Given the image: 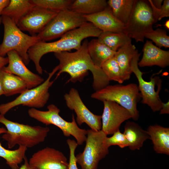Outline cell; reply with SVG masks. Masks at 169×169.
<instances>
[{
  "label": "cell",
  "instance_id": "1",
  "mask_svg": "<svg viewBox=\"0 0 169 169\" xmlns=\"http://www.w3.org/2000/svg\"><path fill=\"white\" fill-rule=\"evenodd\" d=\"M89 42L85 39L81 47L74 52L63 51L54 53L59 61L57 66L59 72L55 79L63 73H67L70 78L67 82H81L90 71L93 76L92 86L95 91L109 85L110 80L101 68L95 66L89 55Z\"/></svg>",
  "mask_w": 169,
  "mask_h": 169
},
{
  "label": "cell",
  "instance_id": "2",
  "mask_svg": "<svg viewBox=\"0 0 169 169\" xmlns=\"http://www.w3.org/2000/svg\"><path fill=\"white\" fill-rule=\"evenodd\" d=\"M102 32L92 23L87 22L80 27L65 33L56 41H39L29 49L28 54L30 60L34 63L37 72L42 74L43 69L40 61L44 55L50 52L77 50L81 47L83 40L89 37H98Z\"/></svg>",
  "mask_w": 169,
  "mask_h": 169
},
{
  "label": "cell",
  "instance_id": "3",
  "mask_svg": "<svg viewBox=\"0 0 169 169\" xmlns=\"http://www.w3.org/2000/svg\"><path fill=\"white\" fill-rule=\"evenodd\" d=\"M0 123L6 128L7 131L2 138L7 141L9 149L17 145L27 148L33 147L44 141L50 131L48 127L32 126L13 122L0 114Z\"/></svg>",
  "mask_w": 169,
  "mask_h": 169
},
{
  "label": "cell",
  "instance_id": "4",
  "mask_svg": "<svg viewBox=\"0 0 169 169\" xmlns=\"http://www.w3.org/2000/svg\"><path fill=\"white\" fill-rule=\"evenodd\" d=\"M2 23L4 26V35L0 44V55L4 57L9 51H16L26 65L30 59L28 52L29 49L41 41L37 35L29 36L23 32L9 17L1 16Z\"/></svg>",
  "mask_w": 169,
  "mask_h": 169
},
{
  "label": "cell",
  "instance_id": "5",
  "mask_svg": "<svg viewBox=\"0 0 169 169\" xmlns=\"http://www.w3.org/2000/svg\"><path fill=\"white\" fill-rule=\"evenodd\" d=\"M91 97L102 102L105 100L115 102L128 110L134 120L139 119V113L137 106L141 96L136 84L108 85L95 91Z\"/></svg>",
  "mask_w": 169,
  "mask_h": 169
},
{
  "label": "cell",
  "instance_id": "6",
  "mask_svg": "<svg viewBox=\"0 0 169 169\" xmlns=\"http://www.w3.org/2000/svg\"><path fill=\"white\" fill-rule=\"evenodd\" d=\"M48 110L42 111L34 108L28 110L29 116L46 125H54L59 128L66 137L73 136L78 145H82L86 139L87 130L80 128L78 126L74 115L71 122L66 121L59 115L60 109L55 105L50 104Z\"/></svg>",
  "mask_w": 169,
  "mask_h": 169
},
{
  "label": "cell",
  "instance_id": "7",
  "mask_svg": "<svg viewBox=\"0 0 169 169\" xmlns=\"http://www.w3.org/2000/svg\"><path fill=\"white\" fill-rule=\"evenodd\" d=\"M107 135L102 130H87L83 151L75 156L77 163L81 169H97L100 161L109 153L106 140Z\"/></svg>",
  "mask_w": 169,
  "mask_h": 169
},
{
  "label": "cell",
  "instance_id": "8",
  "mask_svg": "<svg viewBox=\"0 0 169 169\" xmlns=\"http://www.w3.org/2000/svg\"><path fill=\"white\" fill-rule=\"evenodd\" d=\"M154 23L152 8L148 1L136 0L124 33L137 42H143L145 35L153 30Z\"/></svg>",
  "mask_w": 169,
  "mask_h": 169
},
{
  "label": "cell",
  "instance_id": "9",
  "mask_svg": "<svg viewBox=\"0 0 169 169\" xmlns=\"http://www.w3.org/2000/svg\"><path fill=\"white\" fill-rule=\"evenodd\" d=\"M58 70L56 66L49 74L47 78L41 84L27 89L13 101L0 105V114L4 115L10 110L20 105L35 109L43 107L49 100V89L54 82V81L50 79Z\"/></svg>",
  "mask_w": 169,
  "mask_h": 169
},
{
  "label": "cell",
  "instance_id": "10",
  "mask_svg": "<svg viewBox=\"0 0 169 169\" xmlns=\"http://www.w3.org/2000/svg\"><path fill=\"white\" fill-rule=\"evenodd\" d=\"M84 15L70 10L59 11L44 29L37 35L46 42L59 37L86 23Z\"/></svg>",
  "mask_w": 169,
  "mask_h": 169
},
{
  "label": "cell",
  "instance_id": "11",
  "mask_svg": "<svg viewBox=\"0 0 169 169\" xmlns=\"http://www.w3.org/2000/svg\"><path fill=\"white\" fill-rule=\"evenodd\" d=\"M141 54L136 49L131 64V70L136 75L138 81V88L141 96V102L148 105L154 112L160 111L161 108L162 101L159 93L161 89L162 80L159 76L153 75L149 81L142 78L143 73L139 69L138 61Z\"/></svg>",
  "mask_w": 169,
  "mask_h": 169
},
{
  "label": "cell",
  "instance_id": "12",
  "mask_svg": "<svg viewBox=\"0 0 169 169\" xmlns=\"http://www.w3.org/2000/svg\"><path fill=\"white\" fill-rule=\"evenodd\" d=\"M67 107L74 110L76 115V123L81 125L86 124L90 129L98 131L101 130V115H97L90 111L82 100L78 90L72 88L64 96Z\"/></svg>",
  "mask_w": 169,
  "mask_h": 169
},
{
  "label": "cell",
  "instance_id": "13",
  "mask_svg": "<svg viewBox=\"0 0 169 169\" xmlns=\"http://www.w3.org/2000/svg\"><path fill=\"white\" fill-rule=\"evenodd\" d=\"M59 12L35 6L20 20L17 26L21 30L35 35L44 29Z\"/></svg>",
  "mask_w": 169,
  "mask_h": 169
},
{
  "label": "cell",
  "instance_id": "14",
  "mask_svg": "<svg viewBox=\"0 0 169 169\" xmlns=\"http://www.w3.org/2000/svg\"><path fill=\"white\" fill-rule=\"evenodd\" d=\"M103 102L101 130L107 136L112 135L119 130L122 123L131 118V116L128 110L115 102L105 100Z\"/></svg>",
  "mask_w": 169,
  "mask_h": 169
},
{
  "label": "cell",
  "instance_id": "15",
  "mask_svg": "<svg viewBox=\"0 0 169 169\" xmlns=\"http://www.w3.org/2000/svg\"><path fill=\"white\" fill-rule=\"evenodd\" d=\"M28 162L36 169H68L69 162L61 151L46 147L33 153Z\"/></svg>",
  "mask_w": 169,
  "mask_h": 169
},
{
  "label": "cell",
  "instance_id": "16",
  "mask_svg": "<svg viewBox=\"0 0 169 169\" xmlns=\"http://www.w3.org/2000/svg\"><path fill=\"white\" fill-rule=\"evenodd\" d=\"M7 54L8 59V65L2 69L22 78L26 83L28 89L35 87L44 81V78L34 73L27 67L22 58L16 51L11 50Z\"/></svg>",
  "mask_w": 169,
  "mask_h": 169
},
{
  "label": "cell",
  "instance_id": "17",
  "mask_svg": "<svg viewBox=\"0 0 169 169\" xmlns=\"http://www.w3.org/2000/svg\"><path fill=\"white\" fill-rule=\"evenodd\" d=\"M84 16L87 22L92 23L102 32H124L125 25L115 16L108 6L102 11Z\"/></svg>",
  "mask_w": 169,
  "mask_h": 169
},
{
  "label": "cell",
  "instance_id": "18",
  "mask_svg": "<svg viewBox=\"0 0 169 169\" xmlns=\"http://www.w3.org/2000/svg\"><path fill=\"white\" fill-rule=\"evenodd\" d=\"M143 55L138 65L140 67L156 65L162 68L169 65V51L161 49L147 40L143 48Z\"/></svg>",
  "mask_w": 169,
  "mask_h": 169
},
{
  "label": "cell",
  "instance_id": "19",
  "mask_svg": "<svg viewBox=\"0 0 169 169\" xmlns=\"http://www.w3.org/2000/svg\"><path fill=\"white\" fill-rule=\"evenodd\" d=\"M153 144L154 151L158 154L169 155V128L158 125H150L146 131Z\"/></svg>",
  "mask_w": 169,
  "mask_h": 169
},
{
  "label": "cell",
  "instance_id": "20",
  "mask_svg": "<svg viewBox=\"0 0 169 169\" xmlns=\"http://www.w3.org/2000/svg\"><path fill=\"white\" fill-rule=\"evenodd\" d=\"M123 134L128 142V147L132 151L140 150L144 142L150 139L146 131L144 130L137 124L133 121L126 122Z\"/></svg>",
  "mask_w": 169,
  "mask_h": 169
},
{
  "label": "cell",
  "instance_id": "21",
  "mask_svg": "<svg viewBox=\"0 0 169 169\" xmlns=\"http://www.w3.org/2000/svg\"><path fill=\"white\" fill-rule=\"evenodd\" d=\"M136 49L131 41L119 49L115 54L124 81L129 80L131 77V62Z\"/></svg>",
  "mask_w": 169,
  "mask_h": 169
},
{
  "label": "cell",
  "instance_id": "22",
  "mask_svg": "<svg viewBox=\"0 0 169 169\" xmlns=\"http://www.w3.org/2000/svg\"><path fill=\"white\" fill-rule=\"evenodd\" d=\"M0 80L4 95L7 96L21 94L28 89L26 83L22 78L2 69H0Z\"/></svg>",
  "mask_w": 169,
  "mask_h": 169
},
{
  "label": "cell",
  "instance_id": "23",
  "mask_svg": "<svg viewBox=\"0 0 169 169\" xmlns=\"http://www.w3.org/2000/svg\"><path fill=\"white\" fill-rule=\"evenodd\" d=\"M88 49L93 64L100 68L105 61L114 57L116 52L99 42L97 39H93L89 42Z\"/></svg>",
  "mask_w": 169,
  "mask_h": 169
},
{
  "label": "cell",
  "instance_id": "24",
  "mask_svg": "<svg viewBox=\"0 0 169 169\" xmlns=\"http://www.w3.org/2000/svg\"><path fill=\"white\" fill-rule=\"evenodd\" d=\"M35 6L31 0H11L1 15L9 17L17 25L20 20Z\"/></svg>",
  "mask_w": 169,
  "mask_h": 169
},
{
  "label": "cell",
  "instance_id": "25",
  "mask_svg": "<svg viewBox=\"0 0 169 169\" xmlns=\"http://www.w3.org/2000/svg\"><path fill=\"white\" fill-rule=\"evenodd\" d=\"M6 131L5 128L0 127V135ZM27 149L26 146H19L16 150H9L5 148L0 143V157L6 160V163L11 169H19V165L24 160Z\"/></svg>",
  "mask_w": 169,
  "mask_h": 169
},
{
  "label": "cell",
  "instance_id": "26",
  "mask_svg": "<svg viewBox=\"0 0 169 169\" xmlns=\"http://www.w3.org/2000/svg\"><path fill=\"white\" fill-rule=\"evenodd\" d=\"M108 6L105 0H75L70 10L83 15H90L102 11Z\"/></svg>",
  "mask_w": 169,
  "mask_h": 169
},
{
  "label": "cell",
  "instance_id": "27",
  "mask_svg": "<svg viewBox=\"0 0 169 169\" xmlns=\"http://www.w3.org/2000/svg\"><path fill=\"white\" fill-rule=\"evenodd\" d=\"M136 0H109L108 6L115 16L125 25L133 9Z\"/></svg>",
  "mask_w": 169,
  "mask_h": 169
},
{
  "label": "cell",
  "instance_id": "28",
  "mask_svg": "<svg viewBox=\"0 0 169 169\" xmlns=\"http://www.w3.org/2000/svg\"><path fill=\"white\" fill-rule=\"evenodd\" d=\"M112 50L117 51L131 39L124 33H117L111 32H102L97 39Z\"/></svg>",
  "mask_w": 169,
  "mask_h": 169
},
{
  "label": "cell",
  "instance_id": "29",
  "mask_svg": "<svg viewBox=\"0 0 169 169\" xmlns=\"http://www.w3.org/2000/svg\"><path fill=\"white\" fill-rule=\"evenodd\" d=\"M101 68L110 81L113 80L119 84L124 82L120 68L114 56L105 61Z\"/></svg>",
  "mask_w": 169,
  "mask_h": 169
},
{
  "label": "cell",
  "instance_id": "30",
  "mask_svg": "<svg viewBox=\"0 0 169 169\" xmlns=\"http://www.w3.org/2000/svg\"><path fill=\"white\" fill-rule=\"evenodd\" d=\"M73 0H32L35 6L59 12L70 10Z\"/></svg>",
  "mask_w": 169,
  "mask_h": 169
},
{
  "label": "cell",
  "instance_id": "31",
  "mask_svg": "<svg viewBox=\"0 0 169 169\" xmlns=\"http://www.w3.org/2000/svg\"><path fill=\"white\" fill-rule=\"evenodd\" d=\"M145 38L151 39L156 44V46L160 48L164 47H169V36L166 31L160 28L153 30L145 35Z\"/></svg>",
  "mask_w": 169,
  "mask_h": 169
},
{
  "label": "cell",
  "instance_id": "32",
  "mask_svg": "<svg viewBox=\"0 0 169 169\" xmlns=\"http://www.w3.org/2000/svg\"><path fill=\"white\" fill-rule=\"evenodd\" d=\"M112 136L107 137L106 140L107 146L109 147L112 146H117L123 148L128 146V142L123 133L118 130L114 133Z\"/></svg>",
  "mask_w": 169,
  "mask_h": 169
},
{
  "label": "cell",
  "instance_id": "33",
  "mask_svg": "<svg viewBox=\"0 0 169 169\" xmlns=\"http://www.w3.org/2000/svg\"><path fill=\"white\" fill-rule=\"evenodd\" d=\"M67 143L70 152L68 169H78L75 155L76 149L78 145L75 141L70 139L67 140Z\"/></svg>",
  "mask_w": 169,
  "mask_h": 169
},
{
  "label": "cell",
  "instance_id": "34",
  "mask_svg": "<svg viewBox=\"0 0 169 169\" xmlns=\"http://www.w3.org/2000/svg\"><path fill=\"white\" fill-rule=\"evenodd\" d=\"M169 17V0H164L161 8L159 9V17L158 21L164 17Z\"/></svg>",
  "mask_w": 169,
  "mask_h": 169
},
{
  "label": "cell",
  "instance_id": "35",
  "mask_svg": "<svg viewBox=\"0 0 169 169\" xmlns=\"http://www.w3.org/2000/svg\"><path fill=\"white\" fill-rule=\"evenodd\" d=\"M169 101L166 103L162 102L161 108L160 110V114H169Z\"/></svg>",
  "mask_w": 169,
  "mask_h": 169
},
{
  "label": "cell",
  "instance_id": "36",
  "mask_svg": "<svg viewBox=\"0 0 169 169\" xmlns=\"http://www.w3.org/2000/svg\"><path fill=\"white\" fill-rule=\"evenodd\" d=\"M2 23V18L1 16L0 17V25ZM8 59L7 57H4L1 56L0 55V69H2L5 65L8 64Z\"/></svg>",
  "mask_w": 169,
  "mask_h": 169
},
{
  "label": "cell",
  "instance_id": "37",
  "mask_svg": "<svg viewBox=\"0 0 169 169\" xmlns=\"http://www.w3.org/2000/svg\"><path fill=\"white\" fill-rule=\"evenodd\" d=\"M24 163L19 167V169H36L29 164L27 158L26 156L24 158Z\"/></svg>",
  "mask_w": 169,
  "mask_h": 169
},
{
  "label": "cell",
  "instance_id": "38",
  "mask_svg": "<svg viewBox=\"0 0 169 169\" xmlns=\"http://www.w3.org/2000/svg\"><path fill=\"white\" fill-rule=\"evenodd\" d=\"M151 3L156 8L160 9L163 3V0H151Z\"/></svg>",
  "mask_w": 169,
  "mask_h": 169
},
{
  "label": "cell",
  "instance_id": "39",
  "mask_svg": "<svg viewBox=\"0 0 169 169\" xmlns=\"http://www.w3.org/2000/svg\"><path fill=\"white\" fill-rule=\"evenodd\" d=\"M10 0H0V15L3 9L9 4Z\"/></svg>",
  "mask_w": 169,
  "mask_h": 169
},
{
  "label": "cell",
  "instance_id": "40",
  "mask_svg": "<svg viewBox=\"0 0 169 169\" xmlns=\"http://www.w3.org/2000/svg\"><path fill=\"white\" fill-rule=\"evenodd\" d=\"M3 95H4V93L3 91L1 83L0 80V96Z\"/></svg>",
  "mask_w": 169,
  "mask_h": 169
},
{
  "label": "cell",
  "instance_id": "41",
  "mask_svg": "<svg viewBox=\"0 0 169 169\" xmlns=\"http://www.w3.org/2000/svg\"><path fill=\"white\" fill-rule=\"evenodd\" d=\"M165 27L168 30L169 29V20H167L166 21L164 24Z\"/></svg>",
  "mask_w": 169,
  "mask_h": 169
}]
</instances>
